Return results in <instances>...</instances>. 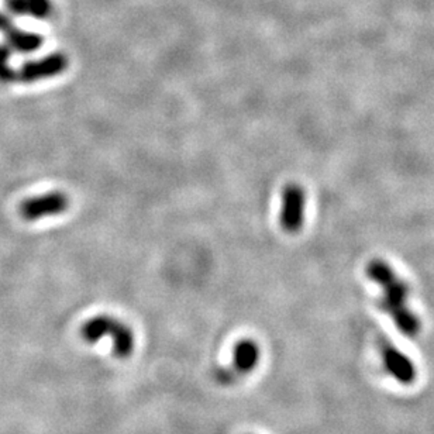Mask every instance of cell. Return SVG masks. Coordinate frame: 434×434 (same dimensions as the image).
<instances>
[{"label":"cell","instance_id":"cell-5","mask_svg":"<svg viewBox=\"0 0 434 434\" xmlns=\"http://www.w3.org/2000/svg\"><path fill=\"white\" fill-rule=\"evenodd\" d=\"M69 198L61 191H51L38 196L28 198L20 204L18 213L26 221H38L47 217H55L69 209Z\"/></svg>","mask_w":434,"mask_h":434},{"label":"cell","instance_id":"cell-4","mask_svg":"<svg viewBox=\"0 0 434 434\" xmlns=\"http://www.w3.org/2000/svg\"><path fill=\"white\" fill-rule=\"evenodd\" d=\"M306 192L299 184H288L281 194L279 224L288 234H296L305 224Z\"/></svg>","mask_w":434,"mask_h":434},{"label":"cell","instance_id":"cell-2","mask_svg":"<svg viewBox=\"0 0 434 434\" xmlns=\"http://www.w3.org/2000/svg\"><path fill=\"white\" fill-rule=\"evenodd\" d=\"M81 335L89 344H96L108 337L113 355L118 360L128 358L135 348V337L131 327L110 315H98L87 321L81 327Z\"/></svg>","mask_w":434,"mask_h":434},{"label":"cell","instance_id":"cell-7","mask_svg":"<svg viewBox=\"0 0 434 434\" xmlns=\"http://www.w3.org/2000/svg\"><path fill=\"white\" fill-rule=\"evenodd\" d=\"M4 4L13 16H26L37 20H47L54 11L51 0H4Z\"/></svg>","mask_w":434,"mask_h":434},{"label":"cell","instance_id":"cell-10","mask_svg":"<svg viewBox=\"0 0 434 434\" xmlns=\"http://www.w3.org/2000/svg\"><path fill=\"white\" fill-rule=\"evenodd\" d=\"M11 50L7 44H0V82L13 84L17 82V71L11 67Z\"/></svg>","mask_w":434,"mask_h":434},{"label":"cell","instance_id":"cell-8","mask_svg":"<svg viewBox=\"0 0 434 434\" xmlns=\"http://www.w3.org/2000/svg\"><path fill=\"white\" fill-rule=\"evenodd\" d=\"M43 37L38 33L20 30L17 27H11L6 33V44L10 47L13 52L20 54H30L43 45Z\"/></svg>","mask_w":434,"mask_h":434},{"label":"cell","instance_id":"cell-9","mask_svg":"<svg viewBox=\"0 0 434 434\" xmlns=\"http://www.w3.org/2000/svg\"><path fill=\"white\" fill-rule=\"evenodd\" d=\"M384 361L395 378L402 382H411L415 378V369L411 361L395 348H384Z\"/></svg>","mask_w":434,"mask_h":434},{"label":"cell","instance_id":"cell-3","mask_svg":"<svg viewBox=\"0 0 434 434\" xmlns=\"http://www.w3.org/2000/svg\"><path fill=\"white\" fill-rule=\"evenodd\" d=\"M260 358L261 350L254 340L244 338L238 341L233 348L231 365L228 368L217 369V382L221 385H230L235 382L237 379L252 372L257 368Z\"/></svg>","mask_w":434,"mask_h":434},{"label":"cell","instance_id":"cell-1","mask_svg":"<svg viewBox=\"0 0 434 434\" xmlns=\"http://www.w3.org/2000/svg\"><path fill=\"white\" fill-rule=\"evenodd\" d=\"M367 277L381 286V308L392 316L398 328L406 335H416L421 331V321L408 305L409 285L396 275L388 262L379 258L367 265Z\"/></svg>","mask_w":434,"mask_h":434},{"label":"cell","instance_id":"cell-6","mask_svg":"<svg viewBox=\"0 0 434 434\" xmlns=\"http://www.w3.org/2000/svg\"><path fill=\"white\" fill-rule=\"evenodd\" d=\"M69 65V60L62 52H52L34 61H28L17 71V81L34 84L62 75Z\"/></svg>","mask_w":434,"mask_h":434},{"label":"cell","instance_id":"cell-11","mask_svg":"<svg viewBox=\"0 0 434 434\" xmlns=\"http://www.w3.org/2000/svg\"><path fill=\"white\" fill-rule=\"evenodd\" d=\"M11 27H14V23L11 21L10 16L3 13V11H0V33L6 34Z\"/></svg>","mask_w":434,"mask_h":434}]
</instances>
